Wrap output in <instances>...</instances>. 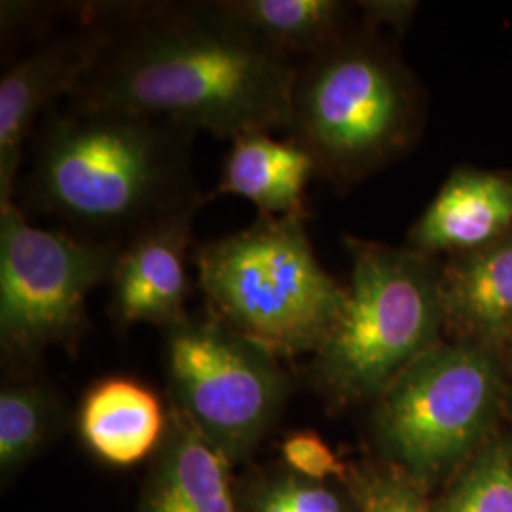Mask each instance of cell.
<instances>
[{
    "label": "cell",
    "mask_w": 512,
    "mask_h": 512,
    "mask_svg": "<svg viewBox=\"0 0 512 512\" xmlns=\"http://www.w3.org/2000/svg\"><path fill=\"white\" fill-rule=\"evenodd\" d=\"M101 46L74 101L230 139L287 133L296 65L219 2L95 4Z\"/></svg>",
    "instance_id": "cell-1"
},
{
    "label": "cell",
    "mask_w": 512,
    "mask_h": 512,
    "mask_svg": "<svg viewBox=\"0 0 512 512\" xmlns=\"http://www.w3.org/2000/svg\"><path fill=\"white\" fill-rule=\"evenodd\" d=\"M194 137L164 120L69 97L33 137L27 198L74 236L120 249L205 203L192 167Z\"/></svg>",
    "instance_id": "cell-2"
},
{
    "label": "cell",
    "mask_w": 512,
    "mask_h": 512,
    "mask_svg": "<svg viewBox=\"0 0 512 512\" xmlns=\"http://www.w3.org/2000/svg\"><path fill=\"white\" fill-rule=\"evenodd\" d=\"M306 219L258 217L196 253L209 315L275 357L317 353L348 296L317 260Z\"/></svg>",
    "instance_id": "cell-3"
},
{
    "label": "cell",
    "mask_w": 512,
    "mask_h": 512,
    "mask_svg": "<svg viewBox=\"0 0 512 512\" xmlns=\"http://www.w3.org/2000/svg\"><path fill=\"white\" fill-rule=\"evenodd\" d=\"M351 277L344 310L315 353L319 384L340 403L378 399L444 327L440 266L420 251L344 238Z\"/></svg>",
    "instance_id": "cell-4"
},
{
    "label": "cell",
    "mask_w": 512,
    "mask_h": 512,
    "mask_svg": "<svg viewBox=\"0 0 512 512\" xmlns=\"http://www.w3.org/2000/svg\"><path fill=\"white\" fill-rule=\"evenodd\" d=\"M416 114L403 67L370 38L348 35L296 67L287 139L310 154L317 175L344 184L399 154Z\"/></svg>",
    "instance_id": "cell-5"
},
{
    "label": "cell",
    "mask_w": 512,
    "mask_h": 512,
    "mask_svg": "<svg viewBox=\"0 0 512 512\" xmlns=\"http://www.w3.org/2000/svg\"><path fill=\"white\" fill-rule=\"evenodd\" d=\"M501 389V372L490 349L439 342L376 399V435L387 456L408 475L433 478L482 439L494 421Z\"/></svg>",
    "instance_id": "cell-6"
},
{
    "label": "cell",
    "mask_w": 512,
    "mask_h": 512,
    "mask_svg": "<svg viewBox=\"0 0 512 512\" xmlns=\"http://www.w3.org/2000/svg\"><path fill=\"white\" fill-rule=\"evenodd\" d=\"M120 249L33 226L16 203L0 207V344L14 359L74 340L88 296L109 283Z\"/></svg>",
    "instance_id": "cell-7"
},
{
    "label": "cell",
    "mask_w": 512,
    "mask_h": 512,
    "mask_svg": "<svg viewBox=\"0 0 512 512\" xmlns=\"http://www.w3.org/2000/svg\"><path fill=\"white\" fill-rule=\"evenodd\" d=\"M165 368L175 408L232 461L268 433L289 393L274 353L213 315L165 329Z\"/></svg>",
    "instance_id": "cell-8"
},
{
    "label": "cell",
    "mask_w": 512,
    "mask_h": 512,
    "mask_svg": "<svg viewBox=\"0 0 512 512\" xmlns=\"http://www.w3.org/2000/svg\"><path fill=\"white\" fill-rule=\"evenodd\" d=\"M101 27L90 8L80 23L38 44L0 78V207L14 203L25 145L57 101L73 97L101 46Z\"/></svg>",
    "instance_id": "cell-9"
},
{
    "label": "cell",
    "mask_w": 512,
    "mask_h": 512,
    "mask_svg": "<svg viewBox=\"0 0 512 512\" xmlns=\"http://www.w3.org/2000/svg\"><path fill=\"white\" fill-rule=\"evenodd\" d=\"M196 213L160 222L120 247L110 274L109 311L118 325L171 327L188 319L186 258Z\"/></svg>",
    "instance_id": "cell-10"
},
{
    "label": "cell",
    "mask_w": 512,
    "mask_h": 512,
    "mask_svg": "<svg viewBox=\"0 0 512 512\" xmlns=\"http://www.w3.org/2000/svg\"><path fill=\"white\" fill-rule=\"evenodd\" d=\"M512 232V181L488 171H456L410 232L414 251L463 255Z\"/></svg>",
    "instance_id": "cell-11"
},
{
    "label": "cell",
    "mask_w": 512,
    "mask_h": 512,
    "mask_svg": "<svg viewBox=\"0 0 512 512\" xmlns=\"http://www.w3.org/2000/svg\"><path fill=\"white\" fill-rule=\"evenodd\" d=\"M444 325L490 349L512 344V232L440 266Z\"/></svg>",
    "instance_id": "cell-12"
},
{
    "label": "cell",
    "mask_w": 512,
    "mask_h": 512,
    "mask_svg": "<svg viewBox=\"0 0 512 512\" xmlns=\"http://www.w3.org/2000/svg\"><path fill=\"white\" fill-rule=\"evenodd\" d=\"M315 175L313 158L291 139L247 133L226 152L213 196L245 198L255 203L258 217H308L304 200Z\"/></svg>",
    "instance_id": "cell-13"
},
{
    "label": "cell",
    "mask_w": 512,
    "mask_h": 512,
    "mask_svg": "<svg viewBox=\"0 0 512 512\" xmlns=\"http://www.w3.org/2000/svg\"><path fill=\"white\" fill-rule=\"evenodd\" d=\"M230 461L173 408L164 454L141 512H238L230 486Z\"/></svg>",
    "instance_id": "cell-14"
},
{
    "label": "cell",
    "mask_w": 512,
    "mask_h": 512,
    "mask_svg": "<svg viewBox=\"0 0 512 512\" xmlns=\"http://www.w3.org/2000/svg\"><path fill=\"white\" fill-rule=\"evenodd\" d=\"M165 414L158 395L126 376L99 380L84 395L78 429L97 458L128 467L158 446L165 433Z\"/></svg>",
    "instance_id": "cell-15"
},
{
    "label": "cell",
    "mask_w": 512,
    "mask_h": 512,
    "mask_svg": "<svg viewBox=\"0 0 512 512\" xmlns=\"http://www.w3.org/2000/svg\"><path fill=\"white\" fill-rule=\"evenodd\" d=\"M222 12L262 46L291 61L310 59L348 37L346 4L336 0H222Z\"/></svg>",
    "instance_id": "cell-16"
},
{
    "label": "cell",
    "mask_w": 512,
    "mask_h": 512,
    "mask_svg": "<svg viewBox=\"0 0 512 512\" xmlns=\"http://www.w3.org/2000/svg\"><path fill=\"white\" fill-rule=\"evenodd\" d=\"M57 418L52 391L37 382H10L0 391V465L12 471L38 450Z\"/></svg>",
    "instance_id": "cell-17"
},
{
    "label": "cell",
    "mask_w": 512,
    "mask_h": 512,
    "mask_svg": "<svg viewBox=\"0 0 512 512\" xmlns=\"http://www.w3.org/2000/svg\"><path fill=\"white\" fill-rule=\"evenodd\" d=\"M437 512H512V448L503 442L488 446Z\"/></svg>",
    "instance_id": "cell-18"
},
{
    "label": "cell",
    "mask_w": 512,
    "mask_h": 512,
    "mask_svg": "<svg viewBox=\"0 0 512 512\" xmlns=\"http://www.w3.org/2000/svg\"><path fill=\"white\" fill-rule=\"evenodd\" d=\"M253 512H346L330 488L304 478L270 482L256 495Z\"/></svg>",
    "instance_id": "cell-19"
},
{
    "label": "cell",
    "mask_w": 512,
    "mask_h": 512,
    "mask_svg": "<svg viewBox=\"0 0 512 512\" xmlns=\"http://www.w3.org/2000/svg\"><path fill=\"white\" fill-rule=\"evenodd\" d=\"M281 454L296 475L311 482H323L346 471L334 450L313 431L291 433L281 444Z\"/></svg>",
    "instance_id": "cell-20"
},
{
    "label": "cell",
    "mask_w": 512,
    "mask_h": 512,
    "mask_svg": "<svg viewBox=\"0 0 512 512\" xmlns=\"http://www.w3.org/2000/svg\"><path fill=\"white\" fill-rule=\"evenodd\" d=\"M361 512H437L404 478L378 476L361 488Z\"/></svg>",
    "instance_id": "cell-21"
},
{
    "label": "cell",
    "mask_w": 512,
    "mask_h": 512,
    "mask_svg": "<svg viewBox=\"0 0 512 512\" xmlns=\"http://www.w3.org/2000/svg\"><path fill=\"white\" fill-rule=\"evenodd\" d=\"M57 8L42 2H2L0 21H2V38L18 37L21 33H40V25L54 18Z\"/></svg>",
    "instance_id": "cell-22"
},
{
    "label": "cell",
    "mask_w": 512,
    "mask_h": 512,
    "mask_svg": "<svg viewBox=\"0 0 512 512\" xmlns=\"http://www.w3.org/2000/svg\"><path fill=\"white\" fill-rule=\"evenodd\" d=\"M509 351H511V357H512V344L509 346Z\"/></svg>",
    "instance_id": "cell-23"
}]
</instances>
